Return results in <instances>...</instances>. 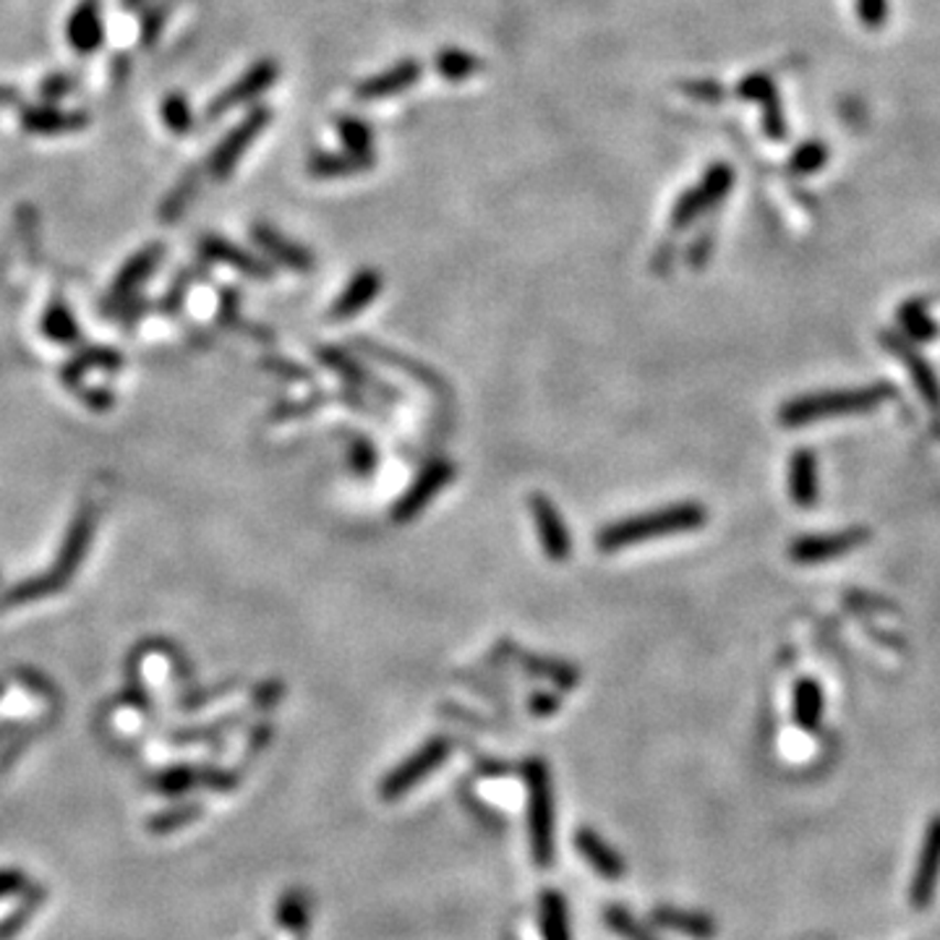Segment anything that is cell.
I'll list each match as a JSON object with an SVG mask.
<instances>
[{
	"label": "cell",
	"instance_id": "5b68a950",
	"mask_svg": "<svg viewBox=\"0 0 940 940\" xmlns=\"http://www.w3.org/2000/svg\"><path fill=\"white\" fill-rule=\"evenodd\" d=\"M270 120H272V110L264 108V105H257V108H251L249 116L240 120L238 126H233L209 158L207 171L212 179L228 181L230 175L236 173V165L240 162V158H244L253 141L264 133L267 126H270Z\"/></svg>",
	"mask_w": 940,
	"mask_h": 940
},
{
	"label": "cell",
	"instance_id": "8992f818",
	"mask_svg": "<svg viewBox=\"0 0 940 940\" xmlns=\"http://www.w3.org/2000/svg\"><path fill=\"white\" fill-rule=\"evenodd\" d=\"M450 753H452V742L447 737L429 739L426 745L419 747L413 755H408L398 768H392L390 774L385 776V781L379 784L381 800L395 802L400 800V797H406L415 784L426 779L431 770L440 768L442 763L450 758Z\"/></svg>",
	"mask_w": 940,
	"mask_h": 940
},
{
	"label": "cell",
	"instance_id": "e0dca14e",
	"mask_svg": "<svg viewBox=\"0 0 940 940\" xmlns=\"http://www.w3.org/2000/svg\"><path fill=\"white\" fill-rule=\"evenodd\" d=\"M66 34H68L71 47H74L79 55L95 53L97 47L102 45L105 24L95 0H84V3H79V9L71 13Z\"/></svg>",
	"mask_w": 940,
	"mask_h": 940
},
{
	"label": "cell",
	"instance_id": "9a60e30c",
	"mask_svg": "<svg viewBox=\"0 0 940 940\" xmlns=\"http://www.w3.org/2000/svg\"><path fill=\"white\" fill-rule=\"evenodd\" d=\"M575 850L581 852V857L596 871L604 880H619L627 873L625 860L622 854L614 850L612 844H606L593 829H577L575 833Z\"/></svg>",
	"mask_w": 940,
	"mask_h": 940
},
{
	"label": "cell",
	"instance_id": "ba28073f",
	"mask_svg": "<svg viewBox=\"0 0 940 940\" xmlns=\"http://www.w3.org/2000/svg\"><path fill=\"white\" fill-rule=\"evenodd\" d=\"M452 478H455V465L450 461H431L426 468L415 476L413 484L408 486V491L398 499V505L392 507V520L411 522L413 518H419L429 507V501L447 489Z\"/></svg>",
	"mask_w": 940,
	"mask_h": 940
},
{
	"label": "cell",
	"instance_id": "d4e9b609",
	"mask_svg": "<svg viewBox=\"0 0 940 940\" xmlns=\"http://www.w3.org/2000/svg\"><path fill=\"white\" fill-rule=\"evenodd\" d=\"M795 718L802 730H818L823 718V690L815 680H800L795 688Z\"/></svg>",
	"mask_w": 940,
	"mask_h": 940
},
{
	"label": "cell",
	"instance_id": "30bf717a",
	"mask_svg": "<svg viewBox=\"0 0 940 940\" xmlns=\"http://www.w3.org/2000/svg\"><path fill=\"white\" fill-rule=\"evenodd\" d=\"M530 515H533L536 533H539L543 554L551 562H568L572 554V536L568 526H564L560 510L554 507V501L543 494H533L530 497Z\"/></svg>",
	"mask_w": 940,
	"mask_h": 940
},
{
	"label": "cell",
	"instance_id": "d590c367",
	"mask_svg": "<svg viewBox=\"0 0 940 940\" xmlns=\"http://www.w3.org/2000/svg\"><path fill=\"white\" fill-rule=\"evenodd\" d=\"M71 89H74V79H68V76H51V79L40 87L42 97H45L47 102L61 100V97H66Z\"/></svg>",
	"mask_w": 940,
	"mask_h": 940
},
{
	"label": "cell",
	"instance_id": "d6986e66",
	"mask_svg": "<svg viewBox=\"0 0 940 940\" xmlns=\"http://www.w3.org/2000/svg\"><path fill=\"white\" fill-rule=\"evenodd\" d=\"M650 920L659 925V928L674 930L680 932V936H690L695 940H711L716 936V922H713V917L703 915V911L680 909V907H656L650 911Z\"/></svg>",
	"mask_w": 940,
	"mask_h": 940
},
{
	"label": "cell",
	"instance_id": "52a82bcc",
	"mask_svg": "<svg viewBox=\"0 0 940 940\" xmlns=\"http://www.w3.org/2000/svg\"><path fill=\"white\" fill-rule=\"evenodd\" d=\"M280 79V63L272 58H264L259 63H253V66L246 71V74H240L236 82L230 84V87H225L220 95L212 100V105L207 108L209 118H220L228 110H236L240 105H249L253 100H259L261 95H264L267 89H272L274 84Z\"/></svg>",
	"mask_w": 940,
	"mask_h": 940
},
{
	"label": "cell",
	"instance_id": "3957f363",
	"mask_svg": "<svg viewBox=\"0 0 940 940\" xmlns=\"http://www.w3.org/2000/svg\"><path fill=\"white\" fill-rule=\"evenodd\" d=\"M528 789V836L530 854L539 867L554 865V789H551L549 766L539 758L528 760L522 768Z\"/></svg>",
	"mask_w": 940,
	"mask_h": 940
},
{
	"label": "cell",
	"instance_id": "8d00e7d4",
	"mask_svg": "<svg viewBox=\"0 0 940 940\" xmlns=\"http://www.w3.org/2000/svg\"><path fill=\"white\" fill-rule=\"evenodd\" d=\"M191 194H194V183H181V186L171 194V199L165 202V212H162V217L179 215V212L183 209V204L191 199Z\"/></svg>",
	"mask_w": 940,
	"mask_h": 940
},
{
	"label": "cell",
	"instance_id": "74e56055",
	"mask_svg": "<svg viewBox=\"0 0 940 940\" xmlns=\"http://www.w3.org/2000/svg\"><path fill=\"white\" fill-rule=\"evenodd\" d=\"M709 251H711V238L703 236V238H698L695 244L690 246L688 259L692 261V264H703V261L709 259Z\"/></svg>",
	"mask_w": 940,
	"mask_h": 940
},
{
	"label": "cell",
	"instance_id": "f546056e",
	"mask_svg": "<svg viewBox=\"0 0 940 940\" xmlns=\"http://www.w3.org/2000/svg\"><path fill=\"white\" fill-rule=\"evenodd\" d=\"M162 120L173 133H188L194 129V116H191V105L183 95H171L162 100Z\"/></svg>",
	"mask_w": 940,
	"mask_h": 940
},
{
	"label": "cell",
	"instance_id": "f1b7e54d",
	"mask_svg": "<svg viewBox=\"0 0 940 940\" xmlns=\"http://www.w3.org/2000/svg\"><path fill=\"white\" fill-rule=\"evenodd\" d=\"M829 162V147L823 141H804L800 150L789 158V173L810 175L818 173Z\"/></svg>",
	"mask_w": 940,
	"mask_h": 940
},
{
	"label": "cell",
	"instance_id": "4316f807",
	"mask_svg": "<svg viewBox=\"0 0 940 940\" xmlns=\"http://www.w3.org/2000/svg\"><path fill=\"white\" fill-rule=\"evenodd\" d=\"M337 137H341L343 147L350 152L371 154L374 152V131L364 118L358 116H337L335 118Z\"/></svg>",
	"mask_w": 940,
	"mask_h": 940
},
{
	"label": "cell",
	"instance_id": "ac0fdd59",
	"mask_svg": "<svg viewBox=\"0 0 940 940\" xmlns=\"http://www.w3.org/2000/svg\"><path fill=\"white\" fill-rule=\"evenodd\" d=\"M253 240H257L272 259H278L280 264L291 267L295 272H309L311 267H314V257H311L309 249H303L295 240L285 238L280 230L270 228V225H257V228H253Z\"/></svg>",
	"mask_w": 940,
	"mask_h": 940
},
{
	"label": "cell",
	"instance_id": "e575fe53",
	"mask_svg": "<svg viewBox=\"0 0 940 940\" xmlns=\"http://www.w3.org/2000/svg\"><path fill=\"white\" fill-rule=\"evenodd\" d=\"M857 17L867 30H883L888 19V0H857Z\"/></svg>",
	"mask_w": 940,
	"mask_h": 940
},
{
	"label": "cell",
	"instance_id": "cb8c5ba5",
	"mask_svg": "<svg viewBox=\"0 0 940 940\" xmlns=\"http://www.w3.org/2000/svg\"><path fill=\"white\" fill-rule=\"evenodd\" d=\"M434 68L442 79L457 84L480 74V71H484V61L471 51H463V47H444V51L434 55Z\"/></svg>",
	"mask_w": 940,
	"mask_h": 940
},
{
	"label": "cell",
	"instance_id": "836d02e7",
	"mask_svg": "<svg viewBox=\"0 0 940 940\" xmlns=\"http://www.w3.org/2000/svg\"><path fill=\"white\" fill-rule=\"evenodd\" d=\"M280 920H282V925H285V928L301 930L303 925H306V920H309V904H306V899H303L301 894L285 896V901H282V907H280Z\"/></svg>",
	"mask_w": 940,
	"mask_h": 940
},
{
	"label": "cell",
	"instance_id": "5bb4252c",
	"mask_svg": "<svg viewBox=\"0 0 940 940\" xmlns=\"http://www.w3.org/2000/svg\"><path fill=\"white\" fill-rule=\"evenodd\" d=\"M87 126V116L53 108V105H34L21 112V129L37 133V137H61V133L82 131Z\"/></svg>",
	"mask_w": 940,
	"mask_h": 940
},
{
	"label": "cell",
	"instance_id": "8fae6325",
	"mask_svg": "<svg viewBox=\"0 0 940 940\" xmlns=\"http://www.w3.org/2000/svg\"><path fill=\"white\" fill-rule=\"evenodd\" d=\"M940 880V815L932 818V823L925 831V841L917 860L915 878L909 886V901L915 909H928L932 896H936Z\"/></svg>",
	"mask_w": 940,
	"mask_h": 940
},
{
	"label": "cell",
	"instance_id": "4dcf8cb0",
	"mask_svg": "<svg viewBox=\"0 0 940 940\" xmlns=\"http://www.w3.org/2000/svg\"><path fill=\"white\" fill-rule=\"evenodd\" d=\"M770 95H776V82L768 74H750L737 84V97L750 102H763Z\"/></svg>",
	"mask_w": 940,
	"mask_h": 940
},
{
	"label": "cell",
	"instance_id": "484cf974",
	"mask_svg": "<svg viewBox=\"0 0 940 940\" xmlns=\"http://www.w3.org/2000/svg\"><path fill=\"white\" fill-rule=\"evenodd\" d=\"M899 322L911 341L928 343L938 335V324L932 322L928 303L925 301H907L899 311Z\"/></svg>",
	"mask_w": 940,
	"mask_h": 940
},
{
	"label": "cell",
	"instance_id": "83f0119b",
	"mask_svg": "<svg viewBox=\"0 0 940 940\" xmlns=\"http://www.w3.org/2000/svg\"><path fill=\"white\" fill-rule=\"evenodd\" d=\"M604 925L622 940H659L630 909L619 907V904H612V907L604 909Z\"/></svg>",
	"mask_w": 940,
	"mask_h": 940
},
{
	"label": "cell",
	"instance_id": "1f68e13d",
	"mask_svg": "<svg viewBox=\"0 0 940 940\" xmlns=\"http://www.w3.org/2000/svg\"><path fill=\"white\" fill-rule=\"evenodd\" d=\"M763 131L768 139L781 141L787 137V120H784V110L779 102V95H770L768 100H763Z\"/></svg>",
	"mask_w": 940,
	"mask_h": 940
},
{
	"label": "cell",
	"instance_id": "4fadbf2b",
	"mask_svg": "<svg viewBox=\"0 0 940 940\" xmlns=\"http://www.w3.org/2000/svg\"><path fill=\"white\" fill-rule=\"evenodd\" d=\"M381 285H385V280H381L379 270H369V267H366V270L353 274L348 285L343 288V293L337 295V301L332 303V309H329L332 320H337V322L353 320L358 311H364L371 301L379 299Z\"/></svg>",
	"mask_w": 940,
	"mask_h": 940
},
{
	"label": "cell",
	"instance_id": "9c48e42d",
	"mask_svg": "<svg viewBox=\"0 0 940 940\" xmlns=\"http://www.w3.org/2000/svg\"><path fill=\"white\" fill-rule=\"evenodd\" d=\"M871 539V530L867 528H846L839 533H821V536H804V539L795 541L789 549V557L800 564H818L836 560L862 547Z\"/></svg>",
	"mask_w": 940,
	"mask_h": 940
},
{
	"label": "cell",
	"instance_id": "7402d4cb",
	"mask_svg": "<svg viewBox=\"0 0 940 940\" xmlns=\"http://www.w3.org/2000/svg\"><path fill=\"white\" fill-rule=\"evenodd\" d=\"M886 345L896 353V356H901L904 364H907L911 379H915L917 390H920L925 402H928L932 411H940V385H938L936 374H932L930 366L925 364V360L917 356V353L911 350L907 343L896 341V337H886Z\"/></svg>",
	"mask_w": 940,
	"mask_h": 940
},
{
	"label": "cell",
	"instance_id": "44dd1931",
	"mask_svg": "<svg viewBox=\"0 0 940 940\" xmlns=\"http://www.w3.org/2000/svg\"><path fill=\"white\" fill-rule=\"evenodd\" d=\"M539 925L543 940H572L568 901L560 890L547 888L539 896Z\"/></svg>",
	"mask_w": 940,
	"mask_h": 940
},
{
	"label": "cell",
	"instance_id": "ffe728a7",
	"mask_svg": "<svg viewBox=\"0 0 940 940\" xmlns=\"http://www.w3.org/2000/svg\"><path fill=\"white\" fill-rule=\"evenodd\" d=\"M789 494L795 505L812 507L818 501V461L808 450H797L789 461Z\"/></svg>",
	"mask_w": 940,
	"mask_h": 940
},
{
	"label": "cell",
	"instance_id": "7a4b0ae2",
	"mask_svg": "<svg viewBox=\"0 0 940 940\" xmlns=\"http://www.w3.org/2000/svg\"><path fill=\"white\" fill-rule=\"evenodd\" d=\"M894 398L890 385H871L862 390H839V392H821V395H804L800 400H789L779 411L781 426L797 429L808 426V423L831 419V415L846 413H865L878 408L880 402Z\"/></svg>",
	"mask_w": 940,
	"mask_h": 940
},
{
	"label": "cell",
	"instance_id": "277c9868",
	"mask_svg": "<svg viewBox=\"0 0 940 940\" xmlns=\"http://www.w3.org/2000/svg\"><path fill=\"white\" fill-rule=\"evenodd\" d=\"M734 179H737L734 168L726 165V162H713V165H709V171L701 175V181H698L695 186L684 188L682 194L677 196L669 217L671 230L690 228L698 217H703L705 212H711L716 204L724 202L734 186Z\"/></svg>",
	"mask_w": 940,
	"mask_h": 940
},
{
	"label": "cell",
	"instance_id": "6da1fadb",
	"mask_svg": "<svg viewBox=\"0 0 940 940\" xmlns=\"http://www.w3.org/2000/svg\"><path fill=\"white\" fill-rule=\"evenodd\" d=\"M705 522H709V512H705L703 505L680 501V505L659 507V510L622 518L612 522V526L601 528L596 536V549L604 551V554H614V551L638 547L642 541L692 533V530H701Z\"/></svg>",
	"mask_w": 940,
	"mask_h": 940
},
{
	"label": "cell",
	"instance_id": "2e32d148",
	"mask_svg": "<svg viewBox=\"0 0 940 940\" xmlns=\"http://www.w3.org/2000/svg\"><path fill=\"white\" fill-rule=\"evenodd\" d=\"M377 165V154L360 152H316L311 154L306 168L314 179H350V175L369 173Z\"/></svg>",
	"mask_w": 940,
	"mask_h": 940
},
{
	"label": "cell",
	"instance_id": "603a6c76",
	"mask_svg": "<svg viewBox=\"0 0 940 940\" xmlns=\"http://www.w3.org/2000/svg\"><path fill=\"white\" fill-rule=\"evenodd\" d=\"M204 253L212 259L223 261V264H233L236 270H240L244 274H251V278H270V270H267V264L261 259L253 257V253L238 249V246L228 244V240L223 238H209L204 240Z\"/></svg>",
	"mask_w": 940,
	"mask_h": 940
},
{
	"label": "cell",
	"instance_id": "d6a6232c",
	"mask_svg": "<svg viewBox=\"0 0 940 940\" xmlns=\"http://www.w3.org/2000/svg\"><path fill=\"white\" fill-rule=\"evenodd\" d=\"M680 89H682L684 95H688V97H692V100L705 102V105H716V102L724 100V87H721L718 82H711V79H690V82H682V84H680Z\"/></svg>",
	"mask_w": 940,
	"mask_h": 940
},
{
	"label": "cell",
	"instance_id": "7c38bea8",
	"mask_svg": "<svg viewBox=\"0 0 940 940\" xmlns=\"http://www.w3.org/2000/svg\"><path fill=\"white\" fill-rule=\"evenodd\" d=\"M421 76H423L421 61L406 58V61L392 63L390 68L379 71V74H374V76H369V79L360 82L358 87H356V91H353V95H356L360 102L387 100V97L402 95V91H408L411 87H415Z\"/></svg>",
	"mask_w": 940,
	"mask_h": 940
}]
</instances>
